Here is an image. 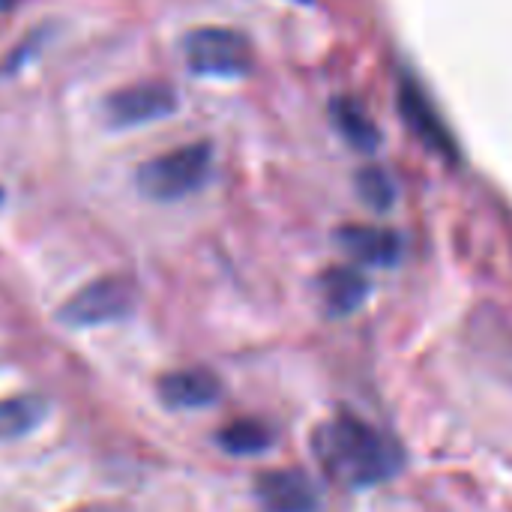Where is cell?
<instances>
[{
  "label": "cell",
  "mask_w": 512,
  "mask_h": 512,
  "mask_svg": "<svg viewBox=\"0 0 512 512\" xmlns=\"http://www.w3.org/2000/svg\"><path fill=\"white\" fill-rule=\"evenodd\" d=\"M321 291H324V303H327V309L333 315H348V312H354L366 300L369 282L354 267H333V270L324 273Z\"/></svg>",
  "instance_id": "30bf717a"
},
{
  "label": "cell",
  "mask_w": 512,
  "mask_h": 512,
  "mask_svg": "<svg viewBox=\"0 0 512 512\" xmlns=\"http://www.w3.org/2000/svg\"><path fill=\"white\" fill-rule=\"evenodd\" d=\"M177 108V93L171 84L162 81H141L123 90H114L105 99V120L114 129H129L141 123H153L159 117H168Z\"/></svg>",
  "instance_id": "5b68a950"
},
{
  "label": "cell",
  "mask_w": 512,
  "mask_h": 512,
  "mask_svg": "<svg viewBox=\"0 0 512 512\" xmlns=\"http://www.w3.org/2000/svg\"><path fill=\"white\" fill-rule=\"evenodd\" d=\"M333 120L339 132L360 150H372L378 144V129L369 120V114L354 99H336L333 102Z\"/></svg>",
  "instance_id": "7c38bea8"
},
{
  "label": "cell",
  "mask_w": 512,
  "mask_h": 512,
  "mask_svg": "<svg viewBox=\"0 0 512 512\" xmlns=\"http://www.w3.org/2000/svg\"><path fill=\"white\" fill-rule=\"evenodd\" d=\"M399 108H402L408 126H411L432 150H438L441 156L456 159V141H453V135L447 132L441 114L435 111V105L429 102V96L423 93V87L414 84L411 78H405L402 87H399Z\"/></svg>",
  "instance_id": "8992f818"
},
{
  "label": "cell",
  "mask_w": 512,
  "mask_h": 512,
  "mask_svg": "<svg viewBox=\"0 0 512 512\" xmlns=\"http://www.w3.org/2000/svg\"><path fill=\"white\" fill-rule=\"evenodd\" d=\"M357 189H360V198L375 210H387L396 198V186L387 177V171H381V168H366L357 177Z\"/></svg>",
  "instance_id": "5bb4252c"
},
{
  "label": "cell",
  "mask_w": 512,
  "mask_h": 512,
  "mask_svg": "<svg viewBox=\"0 0 512 512\" xmlns=\"http://www.w3.org/2000/svg\"><path fill=\"white\" fill-rule=\"evenodd\" d=\"M159 393L171 408H207L219 399L222 384L210 369H177L159 381Z\"/></svg>",
  "instance_id": "ba28073f"
},
{
  "label": "cell",
  "mask_w": 512,
  "mask_h": 512,
  "mask_svg": "<svg viewBox=\"0 0 512 512\" xmlns=\"http://www.w3.org/2000/svg\"><path fill=\"white\" fill-rule=\"evenodd\" d=\"M45 414V405L36 396H15L0 402V438L27 435Z\"/></svg>",
  "instance_id": "4fadbf2b"
},
{
  "label": "cell",
  "mask_w": 512,
  "mask_h": 512,
  "mask_svg": "<svg viewBox=\"0 0 512 512\" xmlns=\"http://www.w3.org/2000/svg\"><path fill=\"white\" fill-rule=\"evenodd\" d=\"M342 246L363 264H393L399 258V237L393 231H381V228H345L339 234Z\"/></svg>",
  "instance_id": "9c48e42d"
},
{
  "label": "cell",
  "mask_w": 512,
  "mask_h": 512,
  "mask_svg": "<svg viewBox=\"0 0 512 512\" xmlns=\"http://www.w3.org/2000/svg\"><path fill=\"white\" fill-rule=\"evenodd\" d=\"M186 66L204 78H240L252 66V45L228 27H198L183 39Z\"/></svg>",
  "instance_id": "3957f363"
},
{
  "label": "cell",
  "mask_w": 512,
  "mask_h": 512,
  "mask_svg": "<svg viewBox=\"0 0 512 512\" xmlns=\"http://www.w3.org/2000/svg\"><path fill=\"white\" fill-rule=\"evenodd\" d=\"M213 165L210 144H186L171 153H162L138 168V189L153 201H180L198 192Z\"/></svg>",
  "instance_id": "7a4b0ae2"
},
{
  "label": "cell",
  "mask_w": 512,
  "mask_h": 512,
  "mask_svg": "<svg viewBox=\"0 0 512 512\" xmlns=\"http://www.w3.org/2000/svg\"><path fill=\"white\" fill-rule=\"evenodd\" d=\"M273 441V432L267 423L261 420H252V417H243V420H234L228 423L222 432H219V444L234 453V456H255V453H264Z\"/></svg>",
  "instance_id": "8fae6325"
},
{
  "label": "cell",
  "mask_w": 512,
  "mask_h": 512,
  "mask_svg": "<svg viewBox=\"0 0 512 512\" xmlns=\"http://www.w3.org/2000/svg\"><path fill=\"white\" fill-rule=\"evenodd\" d=\"M312 450L324 474L345 489L378 486L402 468L399 444L354 414H339L321 423Z\"/></svg>",
  "instance_id": "6da1fadb"
},
{
  "label": "cell",
  "mask_w": 512,
  "mask_h": 512,
  "mask_svg": "<svg viewBox=\"0 0 512 512\" xmlns=\"http://www.w3.org/2000/svg\"><path fill=\"white\" fill-rule=\"evenodd\" d=\"M300 3H306V0H300Z\"/></svg>",
  "instance_id": "9a60e30c"
},
{
  "label": "cell",
  "mask_w": 512,
  "mask_h": 512,
  "mask_svg": "<svg viewBox=\"0 0 512 512\" xmlns=\"http://www.w3.org/2000/svg\"><path fill=\"white\" fill-rule=\"evenodd\" d=\"M132 306H135V285L123 276H105L81 288L63 306L60 318L75 327H96L126 318Z\"/></svg>",
  "instance_id": "277c9868"
},
{
  "label": "cell",
  "mask_w": 512,
  "mask_h": 512,
  "mask_svg": "<svg viewBox=\"0 0 512 512\" xmlns=\"http://www.w3.org/2000/svg\"><path fill=\"white\" fill-rule=\"evenodd\" d=\"M255 492L270 512H318V492L303 471H267Z\"/></svg>",
  "instance_id": "52a82bcc"
}]
</instances>
